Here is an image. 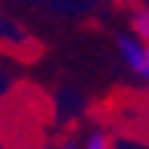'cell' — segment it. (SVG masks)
<instances>
[{
    "instance_id": "7a4b0ae2",
    "label": "cell",
    "mask_w": 149,
    "mask_h": 149,
    "mask_svg": "<svg viewBox=\"0 0 149 149\" xmlns=\"http://www.w3.org/2000/svg\"><path fill=\"white\" fill-rule=\"evenodd\" d=\"M127 31H134L137 37L149 40V6H146V3L130 9V16H127Z\"/></svg>"
},
{
    "instance_id": "6da1fadb",
    "label": "cell",
    "mask_w": 149,
    "mask_h": 149,
    "mask_svg": "<svg viewBox=\"0 0 149 149\" xmlns=\"http://www.w3.org/2000/svg\"><path fill=\"white\" fill-rule=\"evenodd\" d=\"M115 50H118L121 65H124L137 81L149 84V40L137 37L134 31H121V34L115 37Z\"/></svg>"
},
{
    "instance_id": "3957f363",
    "label": "cell",
    "mask_w": 149,
    "mask_h": 149,
    "mask_svg": "<svg viewBox=\"0 0 149 149\" xmlns=\"http://www.w3.org/2000/svg\"><path fill=\"white\" fill-rule=\"evenodd\" d=\"M81 149H115V140H112L106 130H90V134L84 137Z\"/></svg>"
},
{
    "instance_id": "277c9868",
    "label": "cell",
    "mask_w": 149,
    "mask_h": 149,
    "mask_svg": "<svg viewBox=\"0 0 149 149\" xmlns=\"http://www.w3.org/2000/svg\"><path fill=\"white\" fill-rule=\"evenodd\" d=\"M53 149H81V143H74V140H62V143H56Z\"/></svg>"
}]
</instances>
